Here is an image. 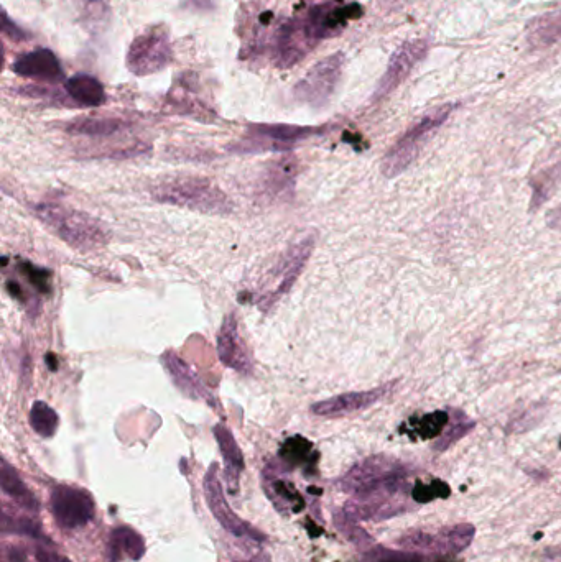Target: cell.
<instances>
[{
	"label": "cell",
	"instance_id": "cell-1",
	"mask_svg": "<svg viewBox=\"0 0 561 562\" xmlns=\"http://www.w3.org/2000/svg\"><path fill=\"white\" fill-rule=\"evenodd\" d=\"M33 212L50 231L79 252H93L111 240L109 229L86 212L47 203L37 204Z\"/></svg>",
	"mask_w": 561,
	"mask_h": 562
},
{
	"label": "cell",
	"instance_id": "cell-2",
	"mask_svg": "<svg viewBox=\"0 0 561 562\" xmlns=\"http://www.w3.org/2000/svg\"><path fill=\"white\" fill-rule=\"evenodd\" d=\"M410 484L407 477L392 479L384 484L351 495L344 515L354 521H382L408 510Z\"/></svg>",
	"mask_w": 561,
	"mask_h": 562
},
{
	"label": "cell",
	"instance_id": "cell-3",
	"mask_svg": "<svg viewBox=\"0 0 561 562\" xmlns=\"http://www.w3.org/2000/svg\"><path fill=\"white\" fill-rule=\"evenodd\" d=\"M158 203L173 204L193 211L209 214H226L232 211L231 199L209 180L203 178H178L165 181L152 189Z\"/></svg>",
	"mask_w": 561,
	"mask_h": 562
},
{
	"label": "cell",
	"instance_id": "cell-4",
	"mask_svg": "<svg viewBox=\"0 0 561 562\" xmlns=\"http://www.w3.org/2000/svg\"><path fill=\"white\" fill-rule=\"evenodd\" d=\"M453 109H455L453 104H443V106L436 107L433 111L428 112L427 116H423L417 124H413L395 142L394 147L385 153L384 160H382V173L387 178H395L402 171L407 170L408 166L417 160L423 147L427 145L428 140L432 139L436 130L445 124Z\"/></svg>",
	"mask_w": 561,
	"mask_h": 562
},
{
	"label": "cell",
	"instance_id": "cell-5",
	"mask_svg": "<svg viewBox=\"0 0 561 562\" xmlns=\"http://www.w3.org/2000/svg\"><path fill=\"white\" fill-rule=\"evenodd\" d=\"M476 536V528L469 523L443 526L436 531H410L400 536L397 544L407 553L430 554V556H458L468 549Z\"/></svg>",
	"mask_w": 561,
	"mask_h": 562
},
{
	"label": "cell",
	"instance_id": "cell-6",
	"mask_svg": "<svg viewBox=\"0 0 561 562\" xmlns=\"http://www.w3.org/2000/svg\"><path fill=\"white\" fill-rule=\"evenodd\" d=\"M172 42L162 27L149 28L134 38L127 51L126 63L135 76H150L167 68L172 61Z\"/></svg>",
	"mask_w": 561,
	"mask_h": 562
},
{
	"label": "cell",
	"instance_id": "cell-7",
	"mask_svg": "<svg viewBox=\"0 0 561 562\" xmlns=\"http://www.w3.org/2000/svg\"><path fill=\"white\" fill-rule=\"evenodd\" d=\"M50 510L61 530H79L94 520L96 502L88 490L61 484L51 490Z\"/></svg>",
	"mask_w": 561,
	"mask_h": 562
},
{
	"label": "cell",
	"instance_id": "cell-8",
	"mask_svg": "<svg viewBox=\"0 0 561 562\" xmlns=\"http://www.w3.org/2000/svg\"><path fill=\"white\" fill-rule=\"evenodd\" d=\"M343 70V53L326 56L306 73L305 78L293 89V94L298 101L310 104V106H325L336 93Z\"/></svg>",
	"mask_w": 561,
	"mask_h": 562
},
{
	"label": "cell",
	"instance_id": "cell-9",
	"mask_svg": "<svg viewBox=\"0 0 561 562\" xmlns=\"http://www.w3.org/2000/svg\"><path fill=\"white\" fill-rule=\"evenodd\" d=\"M203 487L204 498H206L209 510L224 530L229 531L231 535L237 536V538H247L257 541V543H264L267 536L254 528L251 523L242 520L241 516H237L229 507L228 500L224 497L223 485L219 480L218 464H211V467H209L208 472L204 475Z\"/></svg>",
	"mask_w": 561,
	"mask_h": 562
},
{
	"label": "cell",
	"instance_id": "cell-10",
	"mask_svg": "<svg viewBox=\"0 0 561 562\" xmlns=\"http://www.w3.org/2000/svg\"><path fill=\"white\" fill-rule=\"evenodd\" d=\"M408 469L405 464L394 457L374 456L367 457L364 461L357 462L348 474L339 480V489L354 495L362 490L371 489L376 485L384 484L392 479L407 477Z\"/></svg>",
	"mask_w": 561,
	"mask_h": 562
},
{
	"label": "cell",
	"instance_id": "cell-11",
	"mask_svg": "<svg viewBox=\"0 0 561 562\" xmlns=\"http://www.w3.org/2000/svg\"><path fill=\"white\" fill-rule=\"evenodd\" d=\"M428 50H430V42L425 38H417V40L413 38V40L402 43L394 51V55L390 56L387 70L377 84L374 101H381L384 97L394 93L400 84H404L405 79L425 60Z\"/></svg>",
	"mask_w": 561,
	"mask_h": 562
},
{
	"label": "cell",
	"instance_id": "cell-12",
	"mask_svg": "<svg viewBox=\"0 0 561 562\" xmlns=\"http://www.w3.org/2000/svg\"><path fill=\"white\" fill-rule=\"evenodd\" d=\"M218 355L219 360L228 369L236 370L242 375H251L254 372L251 352L247 349L246 341L242 339L234 314H229L228 318L224 319L223 328L219 331Z\"/></svg>",
	"mask_w": 561,
	"mask_h": 562
},
{
	"label": "cell",
	"instance_id": "cell-13",
	"mask_svg": "<svg viewBox=\"0 0 561 562\" xmlns=\"http://www.w3.org/2000/svg\"><path fill=\"white\" fill-rule=\"evenodd\" d=\"M392 385L366 390V392H349L338 397L323 400L311 406V413L326 418H339V416L353 415L357 411L366 410L369 406L376 405L377 401L389 393Z\"/></svg>",
	"mask_w": 561,
	"mask_h": 562
},
{
	"label": "cell",
	"instance_id": "cell-14",
	"mask_svg": "<svg viewBox=\"0 0 561 562\" xmlns=\"http://www.w3.org/2000/svg\"><path fill=\"white\" fill-rule=\"evenodd\" d=\"M313 245H315L313 237H308V239L298 242L297 245H293L290 252L280 262L279 267L282 270L279 272L280 281L277 283V288L269 295H265L260 306H264L265 309L270 308L283 295H287L288 291L292 290V286L295 285V281L300 277V273L303 272V268H305L306 262H308V258H310L311 252H313Z\"/></svg>",
	"mask_w": 561,
	"mask_h": 562
},
{
	"label": "cell",
	"instance_id": "cell-15",
	"mask_svg": "<svg viewBox=\"0 0 561 562\" xmlns=\"http://www.w3.org/2000/svg\"><path fill=\"white\" fill-rule=\"evenodd\" d=\"M12 71L22 78L37 79L45 83H58L65 78L60 60L48 48H38L19 56L12 65Z\"/></svg>",
	"mask_w": 561,
	"mask_h": 562
},
{
	"label": "cell",
	"instance_id": "cell-16",
	"mask_svg": "<svg viewBox=\"0 0 561 562\" xmlns=\"http://www.w3.org/2000/svg\"><path fill=\"white\" fill-rule=\"evenodd\" d=\"M162 360L173 383L180 388L181 392L185 393L186 397L193 398V400L203 398L209 406H216L218 408L216 398L204 388L200 378L196 377L195 372L175 352H165Z\"/></svg>",
	"mask_w": 561,
	"mask_h": 562
},
{
	"label": "cell",
	"instance_id": "cell-17",
	"mask_svg": "<svg viewBox=\"0 0 561 562\" xmlns=\"http://www.w3.org/2000/svg\"><path fill=\"white\" fill-rule=\"evenodd\" d=\"M214 438L218 441L219 451L223 454L224 464V479L228 482L229 490L231 493L237 492V485H239V477L244 470V456H242L241 447L237 444L234 434L231 429L224 424H216L213 429Z\"/></svg>",
	"mask_w": 561,
	"mask_h": 562
},
{
	"label": "cell",
	"instance_id": "cell-18",
	"mask_svg": "<svg viewBox=\"0 0 561 562\" xmlns=\"http://www.w3.org/2000/svg\"><path fill=\"white\" fill-rule=\"evenodd\" d=\"M145 544L144 536L130 526H117L111 531L109 544H107V556L109 562H119L124 556L132 561H140L144 558Z\"/></svg>",
	"mask_w": 561,
	"mask_h": 562
},
{
	"label": "cell",
	"instance_id": "cell-19",
	"mask_svg": "<svg viewBox=\"0 0 561 562\" xmlns=\"http://www.w3.org/2000/svg\"><path fill=\"white\" fill-rule=\"evenodd\" d=\"M318 129L315 127H300V125L287 124H255L249 127L252 139L264 140V142H277L280 147H288L300 140L310 139Z\"/></svg>",
	"mask_w": 561,
	"mask_h": 562
},
{
	"label": "cell",
	"instance_id": "cell-20",
	"mask_svg": "<svg viewBox=\"0 0 561 562\" xmlns=\"http://www.w3.org/2000/svg\"><path fill=\"white\" fill-rule=\"evenodd\" d=\"M65 89L79 106L98 107L106 102V91L101 81L89 74H76L73 78L66 79Z\"/></svg>",
	"mask_w": 561,
	"mask_h": 562
},
{
	"label": "cell",
	"instance_id": "cell-21",
	"mask_svg": "<svg viewBox=\"0 0 561 562\" xmlns=\"http://www.w3.org/2000/svg\"><path fill=\"white\" fill-rule=\"evenodd\" d=\"M0 485L5 495L14 498L20 507L25 508L27 512L37 513L40 510V503L37 497L33 495L32 490L28 489L24 480L20 479L19 472L10 466L9 462L2 459V467H0Z\"/></svg>",
	"mask_w": 561,
	"mask_h": 562
},
{
	"label": "cell",
	"instance_id": "cell-22",
	"mask_svg": "<svg viewBox=\"0 0 561 562\" xmlns=\"http://www.w3.org/2000/svg\"><path fill=\"white\" fill-rule=\"evenodd\" d=\"M527 40L532 47H552L561 43V12L534 20L527 30Z\"/></svg>",
	"mask_w": 561,
	"mask_h": 562
},
{
	"label": "cell",
	"instance_id": "cell-23",
	"mask_svg": "<svg viewBox=\"0 0 561 562\" xmlns=\"http://www.w3.org/2000/svg\"><path fill=\"white\" fill-rule=\"evenodd\" d=\"M129 125L119 119H81L68 125V132L76 135H88V137H107V135L117 134L126 129Z\"/></svg>",
	"mask_w": 561,
	"mask_h": 562
},
{
	"label": "cell",
	"instance_id": "cell-24",
	"mask_svg": "<svg viewBox=\"0 0 561 562\" xmlns=\"http://www.w3.org/2000/svg\"><path fill=\"white\" fill-rule=\"evenodd\" d=\"M28 420H30L33 431L45 439L53 438L60 426V416L45 401L33 403Z\"/></svg>",
	"mask_w": 561,
	"mask_h": 562
},
{
	"label": "cell",
	"instance_id": "cell-25",
	"mask_svg": "<svg viewBox=\"0 0 561 562\" xmlns=\"http://www.w3.org/2000/svg\"><path fill=\"white\" fill-rule=\"evenodd\" d=\"M2 530L4 533H12V535L28 536V538L42 539L45 543L50 544V539L43 533L42 526L37 521L24 518V516H10L9 513H2Z\"/></svg>",
	"mask_w": 561,
	"mask_h": 562
},
{
	"label": "cell",
	"instance_id": "cell-26",
	"mask_svg": "<svg viewBox=\"0 0 561 562\" xmlns=\"http://www.w3.org/2000/svg\"><path fill=\"white\" fill-rule=\"evenodd\" d=\"M267 493H269V497L274 500L275 505L279 508H288L293 513H298L305 507L302 495L297 492V489L292 484H287V482H282V480H274L269 485Z\"/></svg>",
	"mask_w": 561,
	"mask_h": 562
},
{
	"label": "cell",
	"instance_id": "cell-27",
	"mask_svg": "<svg viewBox=\"0 0 561 562\" xmlns=\"http://www.w3.org/2000/svg\"><path fill=\"white\" fill-rule=\"evenodd\" d=\"M474 424L473 420H469L468 416L461 415V413H456L455 418L451 420L448 424V428L445 429V433L441 434L440 439L436 441L435 449L436 452H443L446 449H450L453 444L458 443L459 439L464 438L469 431H473Z\"/></svg>",
	"mask_w": 561,
	"mask_h": 562
},
{
	"label": "cell",
	"instance_id": "cell-28",
	"mask_svg": "<svg viewBox=\"0 0 561 562\" xmlns=\"http://www.w3.org/2000/svg\"><path fill=\"white\" fill-rule=\"evenodd\" d=\"M311 446L302 438H293L283 446L282 457L293 466H306L310 462Z\"/></svg>",
	"mask_w": 561,
	"mask_h": 562
},
{
	"label": "cell",
	"instance_id": "cell-29",
	"mask_svg": "<svg viewBox=\"0 0 561 562\" xmlns=\"http://www.w3.org/2000/svg\"><path fill=\"white\" fill-rule=\"evenodd\" d=\"M10 562H71L70 559L61 556L56 551H48L45 548H35L32 553V561L28 559V553L22 548H10Z\"/></svg>",
	"mask_w": 561,
	"mask_h": 562
},
{
	"label": "cell",
	"instance_id": "cell-30",
	"mask_svg": "<svg viewBox=\"0 0 561 562\" xmlns=\"http://www.w3.org/2000/svg\"><path fill=\"white\" fill-rule=\"evenodd\" d=\"M0 27H2V33H4L5 37H9L10 40H15V42L28 40L27 32L15 24L14 20H10L9 14L5 10L2 12V25Z\"/></svg>",
	"mask_w": 561,
	"mask_h": 562
},
{
	"label": "cell",
	"instance_id": "cell-31",
	"mask_svg": "<svg viewBox=\"0 0 561 562\" xmlns=\"http://www.w3.org/2000/svg\"><path fill=\"white\" fill-rule=\"evenodd\" d=\"M548 224H550V227H553V229H561V206L553 209V211L548 214Z\"/></svg>",
	"mask_w": 561,
	"mask_h": 562
},
{
	"label": "cell",
	"instance_id": "cell-32",
	"mask_svg": "<svg viewBox=\"0 0 561 562\" xmlns=\"http://www.w3.org/2000/svg\"><path fill=\"white\" fill-rule=\"evenodd\" d=\"M84 4L88 5L89 9H96L98 5H104V0H83Z\"/></svg>",
	"mask_w": 561,
	"mask_h": 562
},
{
	"label": "cell",
	"instance_id": "cell-33",
	"mask_svg": "<svg viewBox=\"0 0 561 562\" xmlns=\"http://www.w3.org/2000/svg\"><path fill=\"white\" fill-rule=\"evenodd\" d=\"M246 562H270L265 556H257V558H252L251 561Z\"/></svg>",
	"mask_w": 561,
	"mask_h": 562
}]
</instances>
